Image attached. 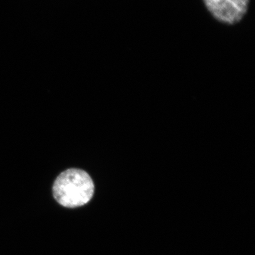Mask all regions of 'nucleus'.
Segmentation results:
<instances>
[{"mask_svg":"<svg viewBox=\"0 0 255 255\" xmlns=\"http://www.w3.org/2000/svg\"><path fill=\"white\" fill-rule=\"evenodd\" d=\"M95 192V184L90 174L82 169L64 171L55 179L53 196L57 202L66 208H77L87 204Z\"/></svg>","mask_w":255,"mask_h":255,"instance_id":"1","label":"nucleus"},{"mask_svg":"<svg viewBox=\"0 0 255 255\" xmlns=\"http://www.w3.org/2000/svg\"><path fill=\"white\" fill-rule=\"evenodd\" d=\"M250 0H204L206 8L220 22L233 25L241 21Z\"/></svg>","mask_w":255,"mask_h":255,"instance_id":"2","label":"nucleus"}]
</instances>
